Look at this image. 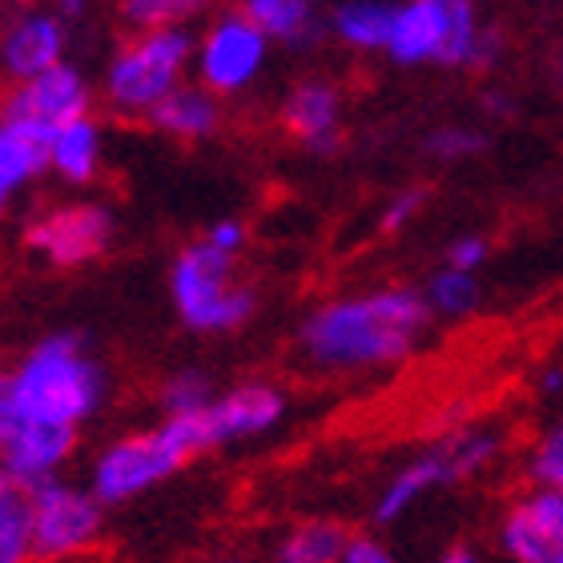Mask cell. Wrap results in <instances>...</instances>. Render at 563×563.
Returning <instances> with one entry per match:
<instances>
[{"instance_id":"obj_5","label":"cell","mask_w":563,"mask_h":563,"mask_svg":"<svg viewBox=\"0 0 563 563\" xmlns=\"http://www.w3.org/2000/svg\"><path fill=\"white\" fill-rule=\"evenodd\" d=\"M499 53L495 33L483 29L475 0H399L390 24L387 57L395 65H443L483 69Z\"/></svg>"},{"instance_id":"obj_27","label":"cell","mask_w":563,"mask_h":563,"mask_svg":"<svg viewBox=\"0 0 563 563\" xmlns=\"http://www.w3.org/2000/svg\"><path fill=\"white\" fill-rule=\"evenodd\" d=\"M0 563H36L29 495H21L16 504L0 511Z\"/></svg>"},{"instance_id":"obj_33","label":"cell","mask_w":563,"mask_h":563,"mask_svg":"<svg viewBox=\"0 0 563 563\" xmlns=\"http://www.w3.org/2000/svg\"><path fill=\"white\" fill-rule=\"evenodd\" d=\"M16 422H21V407H16V390H12V371L0 366V446L9 443Z\"/></svg>"},{"instance_id":"obj_9","label":"cell","mask_w":563,"mask_h":563,"mask_svg":"<svg viewBox=\"0 0 563 563\" xmlns=\"http://www.w3.org/2000/svg\"><path fill=\"white\" fill-rule=\"evenodd\" d=\"M29 511H33L36 563H65L73 555L93 552L106 536L109 507L97 499L89 483H73L65 475L33 487Z\"/></svg>"},{"instance_id":"obj_35","label":"cell","mask_w":563,"mask_h":563,"mask_svg":"<svg viewBox=\"0 0 563 563\" xmlns=\"http://www.w3.org/2000/svg\"><path fill=\"white\" fill-rule=\"evenodd\" d=\"M540 390H543V395H560V390H563V371H555V366H552V371H543Z\"/></svg>"},{"instance_id":"obj_30","label":"cell","mask_w":563,"mask_h":563,"mask_svg":"<svg viewBox=\"0 0 563 563\" xmlns=\"http://www.w3.org/2000/svg\"><path fill=\"white\" fill-rule=\"evenodd\" d=\"M422 206H427V194H422V189H399V194L383 206V234H399L402 225H411L415 218H419Z\"/></svg>"},{"instance_id":"obj_18","label":"cell","mask_w":563,"mask_h":563,"mask_svg":"<svg viewBox=\"0 0 563 563\" xmlns=\"http://www.w3.org/2000/svg\"><path fill=\"white\" fill-rule=\"evenodd\" d=\"M106 169V130L93 113L48 130V174L73 189L93 186Z\"/></svg>"},{"instance_id":"obj_10","label":"cell","mask_w":563,"mask_h":563,"mask_svg":"<svg viewBox=\"0 0 563 563\" xmlns=\"http://www.w3.org/2000/svg\"><path fill=\"white\" fill-rule=\"evenodd\" d=\"M271 36L262 33L258 24L250 21L246 12H222L213 16L201 36L194 41V77L198 85H206L210 93L238 97L254 89L266 60H271Z\"/></svg>"},{"instance_id":"obj_12","label":"cell","mask_w":563,"mask_h":563,"mask_svg":"<svg viewBox=\"0 0 563 563\" xmlns=\"http://www.w3.org/2000/svg\"><path fill=\"white\" fill-rule=\"evenodd\" d=\"M499 552L511 563H548L563 552V492L528 487L499 516Z\"/></svg>"},{"instance_id":"obj_25","label":"cell","mask_w":563,"mask_h":563,"mask_svg":"<svg viewBox=\"0 0 563 563\" xmlns=\"http://www.w3.org/2000/svg\"><path fill=\"white\" fill-rule=\"evenodd\" d=\"M213 395L218 390H213L210 375L201 366H177L157 387V407H162V415H174V419L177 415H198Z\"/></svg>"},{"instance_id":"obj_8","label":"cell","mask_w":563,"mask_h":563,"mask_svg":"<svg viewBox=\"0 0 563 563\" xmlns=\"http://www.w3.org/2000/svg\"><path fill=\"white\" fill-rule=\"evenodd\" d=\"M118 213L97 198L57 201L36 210L21 230L24 250L53 271H81L106 258L118 242Z\"/></svg>"},{"instance_id":"obj_14","label":"cell","mask_w":563,"mask_h":563,"mask_svg":"<svg viewBox=\"0 0 563 563\" xmlns=\"http://www.w3.org/2000/svg\"><path fill=\"white\" fill-rule=\"evenodd\" d=\"M77 446H81V431L77 427L21 419L16 431L9 434V443L0 446V463L9 467V475L21 487L33 492V487L60 479L69 471V463L77 459Z\"/></svg>"},{"instance_id":"obj_13","label":"cell","mask_w":563,"mask_h":563,"mask_svg":"<svg viewBox=\"0 0 563 563\" xmlns=\"http://www.w3.org/2000/svg\"><path fill=\"white\" fill-rule=\"evenodd\" d=\"M89 109H93V85H89V77L77 65L60 60L53 69L12 85L0 113L29 121V125H41V130H57L65 121L85 118Z\"/></svg>"},{"instance_id":"obj_36","label":"cell","mask_w":563,"mask_h":563,"mask_svg":"<svg viewBox=\"0 0 563 563\" xmlns=\"http://www.w3.org/2000/svg\"><path fill=\"white\" fill-rule=\"evenodd\" d=\"M439 563H479V555L471 552V548H451V552L439 555Z\"/></svg>"},{"instance_id":"obj_16","label":"cell","mask_w":563,"mask_h":563,"mask_svg":"<svg viewBox=\"0 0 563 563\" xmlns=\"http://www.w3.org/2000/svg\"><path fill=\"white\" fill-rule=\"evenodd\" d=\"M282 130L306 153H334L342 145V93L327 77H306L282 101Z\"/></svg>"},{"instance_id":"obj_28","label":"cell","mask_w":563,"mask_h":563,"mask_svg":"<svg viewBox=\"0 0 563 563\" xmlns=\"http://www.w3.org/2000/svg\"><path fill=\"white\" fill-rule=\"evenodd\" d=\"M487 145L479 130H471V125H443V130H434L427 137V153L439 157V162H463V157H475V153Z\"/></svg>"},{"instance_id":"obj_22","label":"cell","mask_w":563,"mask_h":563,"mask_svg":"<svg viewBox=\"0 0 563 563\" xmlns=\"http://www.w3.org/2000/svg\"><path fill=\"white\" fill-rule=\"evenodd\" d=\"M351 531L339 519H302L274 548V563H339Z\"/></svg>"},{"instance_id":"obj_26","label":"cell","mask_w":563,"mask_h":563,"mask_svg":"<svg viewBox=\"0 0 563 563\" xmlns=\"http://www.w3.org/2000/svg\"><path fill=\"white\" fill-rule=\"evenodd\" d=\"M523 475H528L531 487L563 492V419L531 443L528 459H523Z\"/></svg>"},{"instance_id":"obj_39","label":"cell","mask_w":563,"mask_h":563,"mask_svg":"<svg viewBox=\"0 0 563 563\" xmlns=\"http://www.w3.org/2000/svg\"><path fill=\"white\" fill-rule=\"evenodd\" d=\"M548 563H563V552H560V555H552V560H548Z\"/></svg>"},{"instance_id":"obj_31","label":"cell","mask_w":563,"mask_h":563,"mask_svg":"<svg viewBox=\"0 0 563 563\" xmlns=\"http://www.w3.org/2000/svg\"><path fill=\"white\" fill-rule=\"evenodd\" d=\"M206 242H213L218 250H225V254H238L242 258V250H246L250 242V225L242 222V218H218V222L206 225Z\"/></svg>"},{"instance_id":"obj_37","label":"cell","mask_w":563,"mask_h":563,"mask_svg":"<svg viewBox=\"0 0 563 563\" xmlns=\"http://www.w3.org/2000/svg\"><path fill=\"white\" fill-rule=\"evenodd\" d=\"M60 16H81L85 9H89V0H57Z\"/></svg>"},{"instance_id":"obj_7","label":"cell","mask_w":563,"mask_h":563,"mask_svg":"<svg viewBox=\"0 0 563 563\" xmlns=\"http://www.w3.org/2000/svg\"><path fill=\"white\" fill-rule=\"evenodd\" d=\"M499 451H504L499 431H487V427L451 431L446 439H439L434 446H427V451H419L415 459H407L402 467L390 471L387 483H383L375 495V519L383 528H387V523H399V519L407 516V511H415L427 495L483 475V471L499 459Z\"/></svg>"},{"instance_id":"obj_17","label":"cell","mask_w":563,"mask_h":563,"mask_svg":"<svg viewBox=\"0 0 563 563\" xmlns=\"http://www.w3.org/2000/svg\"><path fill=\"white\" fill-rule=\"evenodd\" d=\"M48 174V130L0 113V225L36 177Z\"/></svg>"},{"instance_id":"obj_34","label":"cell","mask_w":563,"mask_h":563,"mask_svg":"<svg viewBox=\"0 0 563 563\" xmlns=\"http://www.w3.org/2000/svg\"><path fill=\"white\" fill-rule=\"evenodd\" d=\"M21 495H29V487H21V483H16V479H12V475H9V467L0 463V511H4V507L16 504Z\"/></svg>"},{"instance_id":"obj_29","label":"cell","mask_w":563,"mask_h":563,"mask_svg":"<svg viewBox=\"0 0 563 563\" xmlns=\"http://www.w3.org/2000/svg\"><path fill=\"white\" fill-rule=\"evenodd\" d=\"M487 258H492V246L479 234H459L443 250V266H455V271H471V274H479V266Z\"/></svg>"},{"instance_id":"obj_4","label":"cell","mask_w":563,"mask_h":563,"mask_svg":"<svg viewBox=\"0 0 563 563\" xmlns=\"http://www.w3.org/2000/svg\"><path fill=\"white\" fill-rule=\"evenodd\" d=\"M201 455V443L194 434V422L181 415H162L150 427L125 431L109 439L89 463V487L106 507H125L141 495L157 492L177 471H186Z\"/></svg>"},{"instance_id":"obj_19","label":"cell","mask_w":563,"mask_h":563,"mask_svg":"<svg viewBox=\"0 0 563 563\" xmlns=\"http://www.w3.org/2000/svg\"><path fill=\"white\" fill-rule=\"evenodd\" d=\"M222 121H225L222 97L210 93V89H206V85H198V81H194V85L181 81L174 93L165 97L162 106L145 118V125H153V130L162 133V137H169V141L198 145V141L218 137Z\"/></svg>"},{"instance_id":"obj_23","label":"cell","mask_w":563,"mask_h":563,"mask_svg":"<svg viewBox=\"0 0 563 563\" xmlns=\"http://www.w3.org/2000/svg\"><path fill=\"white\" fill-rule=\"evenodd\" d=\"M210 12V0H121V21L133 33L157 29H189Z\"/></svg>"},{"instance_id":"obj_2","label":"cell","mask_w":563,"mask_h":563,"mask_svg":"<svg viewBox=\"0 0 563 563\" xmlns=\"http://www.w3.org/2000/svg\"><path fill=\"white\" fill-rule=\"evenodd\" d=\"M9 371L21 419L60 422L77 431L106 411L113 387L106 363L73 330H53L36 339Z\"/></svg>"},{"instance_id":"obj_3","label":"cell","mask_w":563,"mask_h":563,"mask_svg":"<svg viewBox=\"0 0 563 563\" xmlns=\"http://www.w3.org/2000/svg\"><path fill=\"white\" fill-rule=\"evenodd\" d=\"M165 290L177 322L201 339L234 334L258 310V290L242 278L238 254H225L206 238H194L177 250L165 274Z\"/></svg>"},{"instance_id":"obj_1","label":"cell","mask_w":563,"mask_h":563,"mask_svg":"<svg viewBox=\"0 0 563 563\" xmlns=\"http://www.w3.org/2000/svg\"><path fill=\"white\" fill-rule=\"evenodd\" d=\"M431 306L411 286H366L310 306L298 322V358L318 375L387 371L419 351Z\"/></svg>"},{"instance_id":"obj_6","label":"cell","mask_w":563,"mask_h":563,"mask_svg":"<svg viewBox=\"0 0 563 563\" xmlns=\"http://www.w3.org/2000/svg\"><path fill=\"white\" fill-rule=\"evenodd\" d=\"M194 41L189 29H157L133 33L109 57L101 77V101L113 118L145 121L194 69Z\"/></svg>"},{"instance_id":"obj_32","label":"cell","mask_w":563,"mask_h":563,"mask_svg":"<svg viewBox=\"0 0 563 563\" xmlns=\"http://www.w3.org/2000/svg\"><path fill=\"white\" fill-rule=\"evenodd\" d=\"M339 563H399V555L390 552L378 536H351L342 548Z\"/></svg>"},{"instance_id":"obj_15","label":"cell","mask_w":563,"mask_h":563,"mask_svg":"<svg viewBox=\"0 0 563 563\" xmlns=\"http://www.w3.org/2000/svg\"><path fill=\"white\" fill-rule=\"evenodd\" d=\"M65 48H69V33H65L60 16H53V12H21L0 33V77L9 85L29 81L36 73L60 65Z\"/></svg>"},{"instance_id":"obj_38","label":"cell","mask_w":563,"mask_h":563,"mask_svg":"<svg viewBox=\"0 0 563 563\" xmlns=\"http://www.w3.org/2000/svg\"><path fill=\"white\" fill-rule=\"evenodd\" d=\"M213 563H262V560H250V555H225V560H213Z\"/></svg>"},{"instance_id":"obj_20","label":"cell","mask_w":563,"mask_h":563,"mask_svg":"<svg viewBox=\"0 0 563 563\" xmlns=\"http://www.w3.org/2000/svg\"><path fill=\"white\" fill-rule=\"evenodd\" d=\"M390 24H395V0H342L330 12L334 41L354 53H387Z\"/></svg>"},{"instance_id":"obj_21","label":"cell","mask_w":563,"mask_h":563,"mask_svg":"<svg viewBox=\"0 0 563 563\" xmlns=\"http://www.w3.org/2000/svg\"><path fill=\"white\" fill-rule=\"evenodd\" d=\"M238 12H246L274 45H306L318 33L314 0H238Z\"/></svg>"},{"instance_id":"obj_11","label":"cell","mask_w":563,"mask_h":563,"mask_svg":"<svg viewBox=\"0 0 563 563\" xmlns=\"http://www.w3.org/2000/svg\"><path fill=\"white\" fill-rule=\"evenodd\" d=\"M286 415H290V395L278 383H271V378H246V383L218 390L198 415H186V419L194 422L201 455H210V451L266 439V434H274L286 422Z\"/></svg>"},{"instance_id":"obj_24","label":"cell","mask_w":563,"mask_h":563,"mask_svg":"<svg viewBox=\"0 0 563 563\" xmlns=\"http://www.w3.org/2000/svg\"><path fill=\"white\" fill-rule=\"evenodd\" d=\"M422 298H427L434 318H467V314H475V306H479V298H483L479 274L443 266V271H434L431 282L422 286Z\"/></svg>"}]
</instances>
